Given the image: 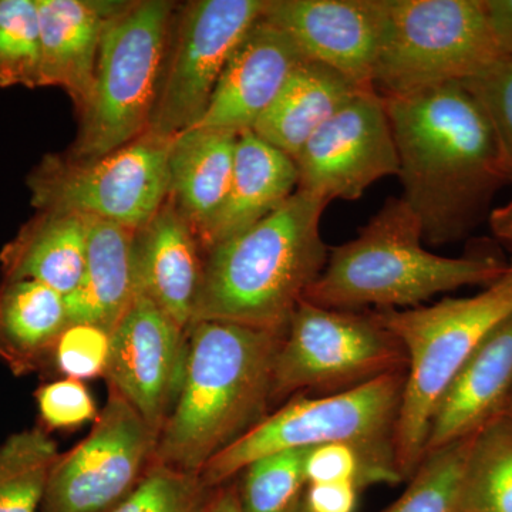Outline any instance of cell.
<instances>
[{"mask_svg": "<svg viewBox=\"0 0 512 512\" xmlns=\"http://www.w3.org/2000/svg\"><path fill=\"white\" fill-rule=\"evenodd\" d=\"M383 99L402 198L419 218L424 239L440 245L466 237L508 183L483 107L463 83Z\"/></svg>", "mask_w": 512, "mask_h": 512, "instance_id": "obj_1", "label": "cell"}, {"mask_svg": "<svg viewBox=\"0 0 512 512\" xmlns=\"http://www.w3.org/2000/svg\"><path fill=\"white\" fill-rule=\"evenodd\" d=\"M329 204L296 190L264 220L205 251L192 323L220 320L284 333L328 261L320 221Z\"/></svg>", "mask_w": 512, "mask_h": 512, "instance_id": "obj_2", "label": "cell"}, {"mask_svg": "<svg viewBox=\"0 0 512 512\" xmlns=\"http://www.w3.org/2000/svg\"><path fill=\"white\" fill-rule=\"evenodd\" d=\"M284 335L220 320L192 323L183 387L158 434L154 463L200 476L259 423Z\"/></svg>", "mask_w": 512, "mask_h": 512, "instance_id": "obj_3", "label": "cell"}, {"mask_svg": "<svg viewBox=\"0 0 512 512\" xmlns=\"http://www.w3.org/2000/svg\"><path fill=\"white\" fill-rule=\"evenodd\" d=\"M423 228L406 201L389 198L352 241L329 249L303 301L322 308H417L443 292L493 285L510 262L493 252L447 258L423 247Z\"/></svg>", "mask_w": 512, "mask_h": 512, "instance_id": "obj_4", "label": "cell"}, {"mask_svg": "<svg viewBox=\"0 0 512 512\" xmlns=\"http://www.w3.org/2000/svg\"><path fill=\"white\" fill-rule=\"evenodd\" d=\"M510 315L512 259L505 274L477 295L375 312L407 356L394 429V464L400 477H412L419 468L426 454L431 416L448 384L485 336Z\"/></svg>", "mask_w": 512, "mask_h": 512, "instance_id": "obj_5", "label": "cell"}, {"mask_svg": "<svg viewBox=\"0 0 512 512\" xmlns=\"http://www.w3.org/2000/svg\"><path fill=\"white\" fill-rule=\"evenodd\" d=\"M406 370L375 377L338 394L299 397L262 419L202 468L207 488L220 487L259 458L323 444L355 447L387 484L403 480L394 464V429Z\"/></svg>", "mask_w": 512, "mask_h": 512, "instance_id": "obj_6", "label": "cell"}, {"mask_svg": "<svg viewBox=\"0 0 512 512\" xmlns=\"http://www.w3.org/2000/svg\"><path fill=\"white\" fill-rule=\"evenodd\" d=\"M174 5L124 3L104 30L73 160H96L147 133L167 60Z\"/></svg>", "mask_w": 512, "mask_h": 512, "instance_id": "obj_7", "label": "cell"}, {"mask_svg": "<svg viewBox=\"0 0 512 512\" xmlns=\"http://www.w3.org/2000/svg\"><path fill=\"white\" fill-rule=\"evenodd\" d=\"M500 57L484 0H384L373 89L396 97L464 83Z\"/></svg>", "mask_w": 512, "mask_h": 512, "instance_id": "obj_8", "label": "cell"}, {"mask_svg": "<svg viewBox=\"0 0 512 512\" xmlns=\"http://www.w3.org/2000/svg\"><path fill=\"white\" fill-rule=\"evenodd\" d=\"M168 150L170 141L147 131L96 160L46 156L28 178L32 205L138 231L167 201Z\"/></svg>", "mask_w": 512, "mask_h": 512, "instance_id": "obj_9", "label": "cell"}, {"mask_svg": "<svg viewBox=\"0 0 512 512\" xmlns=\"http://www.w3.org/2000/svg\"><path fill=\"white\" fill-rule=\"evenodd\" d=\"M403 370L406 352L375 312L365 315L302 301L276 352L271 399L302 390H346Z\"/></svg>", "mask_w": 512, "mask_h": 512, "instance_id": "obj_10", "label": "cell"}, {"mask_svg": "<svg viewBox=\"0 0 512 512\" xmlns=\"http://www.w3.org/2000/svg\"><path fill=\"white\" fill-rule=\"evenodd\" d=\"M265 6L266 0H198L185 8L148 133L171 141L197 126L228 60Z\"/></svg>", "mask_w": 512, "mask_h": 512, "instance_id": "obj_11", "label": "cell"}, {"mask_svg": "<svg viewBox=\"0 0 512 512\" xmlns=\"http://www.w3.org/2000/svg\"><path fill=\"white\" fill-rule=\"evenodd\" d=\"M158 433L109 387V399L92 431L60 454L40 512H111L154 463Z\"/></svg>", "mask_w": 512, "mask_h": 512, "instance_id": "obj_12", "label": "cell"}, {"mask_svg": "<svg viewBox=\"0 0 512 512\" xmlns=\"http://www.w3.org/2000/svg\"><path fill=\"white\" fill-rule=\"evenodd\" d=\"M298 190L326 201H356L370 185L399 175V157L386 103L363 90L313 134L295 158Z\"/></svg>", "mask_w": 512, "mask_h": 512, "instance_id": "obj_13", "label": "cell"}, {"mask_svg": "<svg viewBox=\"0 0 512 512\" xmlns=\"http://www.w3.org/2000/svg\"><path fill=\"white\" fill-rule=\"evenodd\" d=\"M188 332L147 296L136 293L111 332L106 377L160 434L183 387Z\"/></svg>", "mask_w": 512, "mask_h": 512, "instance_id": "obj_14", "label": "cell"}, {"mask_svg": "<svg viewBox=\"0 0 512 512\" xmlns=\"http://www.w3.org/2000/svg\"><path fill=\"white\" fill-rule=\"evenodd\" d=\"M384 0H266L262 19L291 37L305 59L373 89Z\"/></svg>", "mask_w": 512, "mask_h": 512, "instance_id": "obj_15", "label": "cell"}, {"mask_svg": "<svg viewBox=\"0 0 512 512\" xmlns=\"http://www.w3.org/2000/svg\"><path fill=\"white\" fill-rule=\"evenodd\" d=\"M303 60L291 37L259 19L232 53L204 116L192 128L251 131Z\"/></svg>", "mask_w": 512, "mask_h": 512, "instance_id": "obj_16", "label": "cell"}, {"mask_svg": "<svg viewBox=\"0 0 512 512\" xmlns=\"http://www.w3.org/2000/svg\"><path fill=\"white\" fill-rule=\"evenodd\" d=\"M511 396L512 315L485 336L448 384L431 416L426 453L467 439L503 416Z\"/></svg>", "mask_w": 512, "mask_h": 512, "instance_id": "obj_17", "label": "cell"}, {"mask_svg": "<svg viewBox=\"0 0 512 512\" xmlns=\"http://www.w3.org/2000/svg\"><path fill=\"white\" fill-rule=\"evenodd\" d=\"M133 269L136 293L188 332L200 288V241L170 198L146 227L134 232Z\"/></svg>", "mask_w": 512, "mask_h": 512, "instance_id": "obj_18", "label": "cell"}, {"mask_svg": "<svg viewBox=\"0 0 512 512\" xmlns=\"http://www.w3.org/2000/svg\"><path fill=\"white\" fill-rule=\"evenodd\" d=\"M124 3L36 0L42 50L40 87H62L82 110L92 93L104 30Z\"/></svg>", "mask_w": 512, "mask_h": 512, "instance_id": "obj_19", "label": "cell"}, {"mask_svg": "<svg viewBox=\"0 0 512 512\" xmlns=\"http://www.w3.org/2000/svg\"><path fill=\"white\" fill-rule=\"evenodd\" d=\"M299 187L295 160L256 136L239 134L234 171L224 204L198 235L205 251L278 210Z\"/></svg>", "mask_w": 512, "mask_h": 512, "instance_id": "obj_20", "label": "cell"}, {"mask_svg": "<svg viewBox=\"0 0 512 512\" xmlns=\"http://www.w3.org/2000/svg\"><path fill=\"white\" fill-rule=\"evenodd\" d=\"M348 77L305 59L279 90L252 131L295 160L323 124L363 92Z\"/></svg>", "mask_w": 512, "mask_h": 512, "instance_id": "obj_21", "label": "cell"}, {"mask_svg": "<svg viewBox=\"0 0 512 512\" xmlns=\"http://www.w3.org/2000/svg\"><path fill=\"white\" fill-rule=\"evenodd\" d=\"M239 134L190 128L170 141L168 198L201 234L218 214L234 171Z\"/></svg>", "mask_w": 512, "mask_h": 512, "instance_id": "obj_22", "label": "cell"}, {"mask_svg": "<svg viewBox=\"0 0 512 512\" xmlns=\"http://www.w3.org/2000/svg\"><path fill=\"white\" fill-rule=\"evenodd\" d=\"M86 251V217L39 212L0 252L3 282H40L66 298L82 281Z\"/></svg>", "mask_w": 512, "mask_h": 512, "instance_id": "obj_23", "label": "cell"}, {"mask_svg": "<svg viewBox=\"0 0 512 512\" xmlns=\"http://www.w3.org/2000/svg\"><path fill=\"white\" fill-rule=\"evenodd\" d=\"M87 218L86 264L76 291L66 296L70 323L113 332L136 296L131 229ZM69 323V325H70Z\"/></svg>", "mask_w": 512, "mask_h": 512, "instance_id": "obj_24", "label": "cell"}, {"mask_svg": "<svg viewBox=\"0 0 512 512\" xmlns=\"http://www.w3.org/2000/svg\"><path fill=\"white\" fill-rule=\"evenodd\" d=\"M66 298L36 281L0 285V362L15 376L35 373L69 326Z\"/></svg>", "mask_w": 512, "mask_h": 512, "instance_id": "obj_25", "label": "cell"}, {"mask_svg": "<svg viewBox=\"0 0 512 512\" xmlns=\"http://www.w3.org/2000/svg\"><path fill=\"white\" fill-rule=\"evenodd\" d=\"M463 512H512V419L497 417L471 440L464 468Z\"/></svg>", "mask_w": 512, "mask_h": 512, "instance_id": "obj_26", "label": "cell"}, {"mask_svg": "<svg viewBox=\"0 0 512 512\" xmlns=\"http://www.w3.org/2000/svg\"><path fill=\"white\" fill-rule=\"evenodd\" d=\"M46 430H23L0 446V512H40L50 473L59 458Z\"/></svg>", "mask_w": 512, "mask_h": 512, "instance_id": "obj_27", "label": "cell"}, {"mask_svg": "<svg viewBox=\"0 0 512 512\" xmlns=\"http://www.w3.org/2000/svg\"><path fill=\"white\" fill-rule=\"evenodd\" d=\"M473 436L426 453L402 497L383 512H463L464 468Z\"/></svg>", "mask_w": 512, "mask_h": 512, "instance_id": "obj_28", "label": "cell"}, {"mask_svg": "<svg viewBox=\"0 0 512 512\" xmlns=\"http://www.w3.org/2000/svg\"><path fill=\"white\" fill-rule=\"evenodd\" d=\"M36 0H0V87H40Z\"/></svg>", "mask_w": 512, "mask_h": 512, "instance_id": "obj_29", "label": "cell"}, {"mask_svg": "<svg viewBox=\"0 0 512 512\" xmlns=\"http://www.w3.org/2000/svg\"><path fill=\"white\" fill-rule=\"evenodd\" d=\"M308 450L282 451L249 464L238 494L242 512H291L303 495Z\"/></svg>", "mask_w": 512, "mask_h": 512, "instance_id": "obj_30", "label": "cell"}, {"mask_svg": "<svg viewBox=\"0 0 512 512\" xmlns=\"http://www.w3.org/2000/svg\"><path fill=\"white\" fill-rule=\"evenodd\" d=\"M208 491L197 474L153 463L111 512H205L211 500Z\"/></svg>", "mask_w": 512, "mask_h": 512, "instance_id": "obj_31", "label": "cell"}, {"mask_svg": "<svg viewBox=\"0 0 512 512\" xmlns=\"http://www.w3.org/2000/svg\"><path fill=\"white\" fill-rule=\"evenodd\" d=\"M463 84L481 104L494 128L508 183L512 184V57H500Z\"/></svg>", "mask_w": 512, "mask_h": 512, "instance_id": "obj_32", "label": "cell"}, {"mask_svg": "<svg viewBox=\"0 0 512 512\" xmlns=\"http://www.w3.org/2000/svg\"><path fill=\"white\" fill-rule=\"evenodd\" d=\"M111 333L87 323H70L53 357L57 369L69 379L87 380L104 376L109 363Z\"/></svg>", "mask_w": 512, "mask_h": 512, "instance_id": "obj_33", "label": "cell"}, {"mask_svg": "<svg viewBox=\"0 0 512 512\" xmlns=\"http://www.w3.org/2000/svg\"><path fill=\"white\" fill-rule=\"evenodd\" d=\"M303 470L306 484L355 483L360 488L387 483L363 454L349 444L332 443L309 448Z\"/></svg>", "mask_w": 512, "mask_h": 512, "instance_id": "obj_34", "label": "cell"}, {"mask_svg": "<svg viewBox=\"0 0 512 512\" xmlns=\"http://www.w3.org/2000/svg\"><path fill=\"white\" fill-rule=\"evenodd\" d=\"M40 419L53 430H70L96 420V403L82 380L64 377L35 393Z\"/></svg>", "mask_w": 512, "mask_h": 512, "instance_id": "obj_35", "label": "cell"}, {"mask_svg": "<svg viewBox=\"0 0 512 512\" xmlns=\"http://www.w3.org/2000/svg\"><path fill=\"white\" fill-rule=\"evenodd\" d=\"M303 501L309 512H355L357 491L355 483L308 484Z\"/></svg>", "mask_w": 512, "mask_h": 512, "instance_id": "obj_36", "label": "cell"}, {"mask_svg": "<svg viewBox=\"0 0 512 512\" xmlns=\"http://www.w3.org/2000/svg\"><path fill=\"white\" fill-rule=\"evenodd\" d=\"M484 8L501 55L512 57V0H484Z\"/></svg>", "mask_w": 512, "mask_h": 512, "instance_id": "obj_37", "label": "cell"}, {"mask_svg": "<svg viewBox=\"0 0 512 512\" xmlns=\"http://www.w3.org/2000/svg\"><path fill=\"white\" fill-rule=\"evenodd\" d=\"M488 221L494 237L512 251V198L503 207L491 211Z\"/></svg>", "mask_w": 512, "mask_h": 512, "instance_id": "obj_38", "label": "cell"}, {"mask_svg": "<svg viewBox=\"0 0 512 512\" xmlns=\"http://www.w3.org/2000/svg\"><path fill=\"white\" fill-rule=\"evenodd\" d=\"M205 512H242L237 490L221 488L214 497H211Z\"/></svg>", "mask_w": 512, "mask_h": 512, "instance_id": "obj_39", "label": "cell"}, {"mask_svg": "<svg viewBox=\"0 0 512 512\" xmlns=\"http://www.w3.org/2000/svg\"><path fill=\"white\" fill-rule=\"evenodd\" d=\"M291 512H309L308 507H306L305 501H303V495L301 501L296 504V507L293 508Z\"/></svg>", "mask_w": 512, "mask_h": 512, "instance_id": "obj_40", "label": "cell"}, {"mask_svg": "<svg viewBox=\"0 0 512 512\" xmlns=\"http://www.w3.org/2000/svg\"><path fill=\"white\" fill-rule=\"evenodd\" d=\"M504 414H505V416L511 417V419H512V396H511L510 402H508V404H507V409H505Z\"/></svg>", "mask_w": 512, "mask_h": 512, "instance_id": "obj_41", "label": "cell"}]
</instances>
